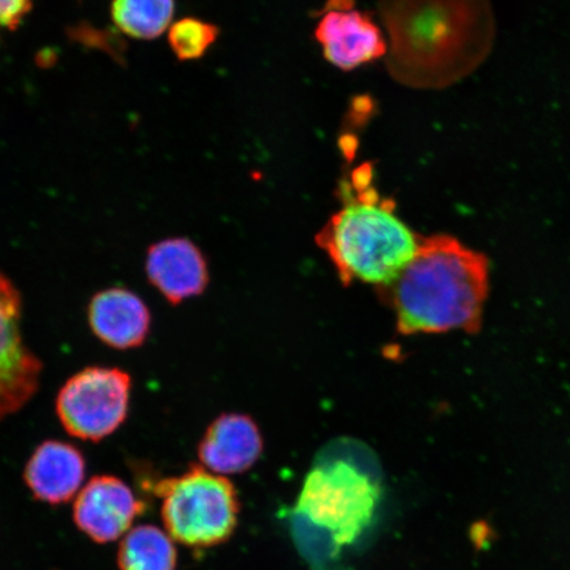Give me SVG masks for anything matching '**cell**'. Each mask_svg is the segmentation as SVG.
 <instances>
[{
	"mask_svg": "<svg viewBox=\"0 0 570 570\" xmlns=\"http://www.w3.org/2000/svg\"><path fill=\"white\" fill-rule=\"evenodd\" d=\"M381 495L373 476L346 460H331L305 476L296 511L337 547L351 546L372 524Z\"/></svg>",
	"mask_w": 570,
	"mask_h": 570,
	"instance_id": "cell-5",
	"label": "cell"
},
{
	"mask_svg": "<svg viewBox=\"0 0 570 570\" xmlns=\"http://www.w3.org/2000/svg\"><path fill=\"white\" fill-rule=\"evenodd\" d=\"M87 474V461L75 445L47 440L35 449L24 468V482L40 502L61 504L78 495Z\"/></svg>",
	"mask_w": 570,
	"mask_h": 570,
	"instance_id": "cell-13",
	"label": "cell"
},
{
	"mask_svg": "<svg viewBox=\"0 0 570 570\" xmlns=\"http://www.w3.org/2000/svg\"><path fill=\"white\" fill-rule=\"evenodd\" d=\"M33 0H0V28L17 30L31 12Z\"/></svg>",
	"mask_w": 570,
	"mask_h": 570,
	"instance_id": "cell-17",
	"label": "cell"
},
{
	"mask_svg": "<svg viewBox=\"0 0 570 570\" xmlns=\"http://www.w3.org/2000/svg\"><path fill=\"white\" fill-rule=\"evenodd\" d=\"M23 298L0 271V422L30 403L40 387L42 362L26 344Z\"/></svg>",
	"mask_w": 570,
	"mask_h": 570,
	"instance_id": "cell-7",
	"label": "cell"
},
{
	"mask_svg": "<svg viewBox=\"0 0 570 570\" xmlns=\"http://www.w3.org/2000/svg\"><path fill=\"white\" fill-rule=\"evenodd\" d=\"M177 552L173 538L151 524L128 532L119 546L120 570H175Z\"/></svg>",
	"mask_w": 570,
	"mask_h": 570,
	"instance_id": "cell-14",
	"label": "cell"
},
{
	"mask_svg": "<svg viewBox=\"0 0 570 570\" xmlns=\"http://www.w3.org/2000/svg\"><path fill=\"white\" fill-rule=\"evenodd\" d=\"M344 206L317 234V245L330 256L340 279L390 284L415 256L422 237L395 214V204L373 187V169L354 170L341 189Z\"/></svg>",
	"mask_w": 570,
	"mask_h": 570,
	"instance_id": "cell-3",
	"label": "cell"
},
{
	"mask_svg": "<svg viewBox=\"0 0 570 570\" xmlns=\"http://www.w3.org/2000/svg\"><path fill=\"white\" fill-rule=\"evenodd\" d=\"M175 0H112L118 31L138 40L158 39L173 26Z\"/></svg>",
	"mask_w": 570,
	"mask_h": 570,
	"instance_id": "cell-15",
	"label": "cell"
},
{
	"mask_svg": "<svg viewBox=\"0 0 570 570\" xmlns=\"http://www.w3.org/2000/svg\"><path fill=\"white\" fill-rule=\"evenodd\" d=\"M218 36V27L197 18L177 20L168 30L169 47L180 61L202 59Z\"/></svg>",
	"mask_w": 570,
	"mask_h": 570,
	"instance_id": "cell-16",
	"label": "cell"
},
{
	"mask_svg": "<svg viewBox=\"0 0 570 570\" xmlns=\"http://www.w3.org/2000/svg\"><path fill=\"white\" fill-rule=\"evenodd\" d=\"M387 69L413 89H444L472 75L493 51L490 0H381Z\"/></svg>",
	"mask_w": 570,
	"mask_h": 570,
	"instance_id": "cell-1",
	"label": "cell"
},
{
	"mask_svg": "<svg viewBox=\"0 0 570 570\" xmlns=\"http://www.w3.org/2000/svg\"><path fill=\"white\" fill-rule=\"evenodd\" d=\"M263 453V439L254 420L242 413H224L205 431L197 454L202 465L218 475L242 474Z\"/></svg>",
	"mask_w": 570,
	"mask_h": 570,
	"instance_id": "cell-12",
	"label": "cell"
},
{
	"mask_svg": "<svg viewBox=\"0 0 570 570\" xmlns=\"http://www.w3.org/2000/svg\"><path fill=\"white\" fill-rule=\"evenodd\" d=\"M131 391V375L122 368L85 367L59 391L57 417L69 436L99 443L125 424Z\"/></svg>",
	"mask_w": 570,
	"mask_h": 570,
	"instance_id": "cell-6",
	"label": "cell"
},
{
	"mask_svg": "<svg viewBox=\"0 0 570 570\" xmlns=\"http://www.w3.org/2000/svg\"><path fill=\"white\" fill-rule=\"evenodd\" d=\"M325 59L341 70H353L387 56L386 39L367 13L354 10L353 0H330L316 27Z\"/></svg>",
	"mask_w": 570,
	"mask_h": 570,
	"instance_id": "cell-8",
	"label": "cell"
},
{
	"mask_svg": "<svg viewBox=\"0 0 570 570\" xmlns=\"http://www.w3.org/2000/svg\"><path fill=\"white\" fill-rule=\"evenodd\" d=\"M146 511V503L130 487L112 475H97L78 493L75 523L96 543H111L131 529Z\"/></svg>",
	"mask_w": 570,
	"mask_h": 570,
	"instance_id": "cell-9",
	"label": "cell"
},
{
	"mask_svg": "<svg viewBox=\"0 0 570 570\" xmlns=\"http://www.w3.org/2000/svg\"><path fill=\"white\" fill-rule=\"evenodd\" d=\"M487 256L451 235L422 238L415 256L380 294L404 336L481 330L489 295Z\"/></svg>",
	"mask_w": 570,
	"mask_h": 570,
	"instance_id": "cell-2",
	"label": "cell"
},
{
	"mask_svg": "<svg viewBox=\"0 0 570 570\" xmlns=\"http://www.w3.org/2000/svg\"><path fill=\"white\" fill-rule=\"evenodd\" d=\"M498 538V533L488 520H479L470 527V540L476 551L487 550Z\"/></svg>",
	"mask_w": 570,
	"mask_h": 570,
	"instance_id": "cell-18",
	"label": "cell"
},
{
	"mask_svg": "<svg viewBox=\"0 0 570 570\" xmlns=\"http://www.w3.org/2000/svg\"><path fill=\"white\" fill-rule=\"evenodd\" d=\"M146 274L170 305L202 296L210 282L208 262L187 238H168L149 247Z\"/></svg>",
	"mask_w": 570,
	"mask_h": 570,
	"instance_id": "cell-10",
	"label": "cell"
},
{
	"mask_svg": "<svg viewBox=\"0 0 570 570\" xmlns=\"http://www.w3.org/2000/svg\"><path fill=\"white\" fill-rule=\"evenodd\" d=\"M88 323L92 334L106 346L131 351L145 345L151 333L153 316L135 292L112 287L91 297Z\"/></svg>",
	"mask_w": 570,
	"mask_h": 570,
	"instance_id": "cell-11",
	"label": "cell"
},
{
	"mask_svg": "<svg viewBox=\"0 0 570 570\" xmlns=\"http://www.w3.org/2000/svg\"><path fill=\"white\" fill-rule=\"evenodd\" d=\"M163 498L161 517L170 538L206 550L226 543L237 530L239 498L234 484L194 463L180 476L155 483Z\"/></svg>",
	"mask_w": 570,
	"mask_h": 570,
	"instance_id": "cell-4",
	"label": "cell"
}]
</instances>
